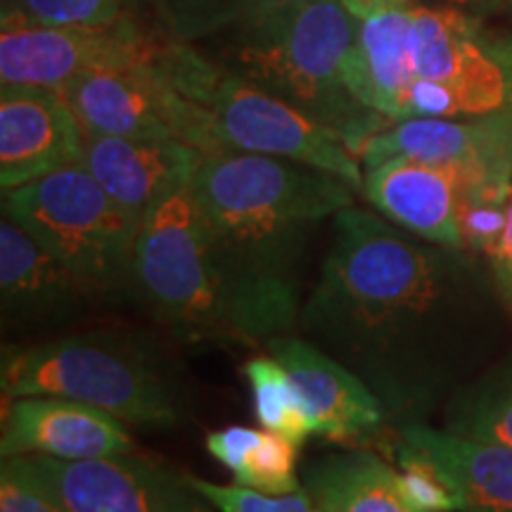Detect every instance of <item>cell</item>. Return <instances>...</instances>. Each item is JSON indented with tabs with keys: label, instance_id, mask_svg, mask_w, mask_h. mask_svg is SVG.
<instances>
[{
	"label": "cell",
	"instance_id": "cell-2",
	"mask_svg": "<svg viewBox=\"0 0 512 512\" xmlns=\"http://www.w3.org/2000/svg\"><path fill=\"white\" fill-rule=\"evenodd\" d=\"M128 290L183 344L266 347L297 330L299 283L264 273L216 238L192 181L147 209Z\"/></svg>",
	"mask_w": 512,
	"mask_h": 512
},
{
	"label": "cell",
	"instance_id": "cell-25",
	"mask_svg": "<svg viewBox=\"0 0 512 512\" xmlns=\"http://www.w3.org/2000/svg\"><path fill=\"white\" fill-rule=\"evenodd\" d=\"M512 183L465 178L458 195V228L463 249L489 256L501 242Z\"/></svg>",
	"mask_w": 512,
	"mask_h": 512
},
{
	"label": "cell",
	"instance_id": "cell-32",
	"mask_svg": "<svg viewBox=\"0 0 512 512\" xmlns=\"http://www.w3.org/2000/svg\"><path fill=\"white\" fill-rule=\"evenodd\" d=\"M479 38L489 50L491 57L501 64L505 79H508V91H510V107H512V36H503V34H489L479 27Z\"/></svg>",
	"mask_w": 512,
	"mask_h": 512
},
{
	"label": "cell",
	"instance_id": "cell-30",
	"mask_svg": "<svg viewBox=\"0 0 512 512\" xmlns=\"http://www.w3.org/2000/svg\"><path fill=\"white\" fill-rule=\"evenodd\" d=\"M261 430H254V427H242V425H230L223 427V430H214L207 434L204 439V446H207L209 456L221 463L233 477L240 475L242 465H245V458L249 448L256 444Z\"/></svg>",
	"mask_w": 512,
	"mask_h": 512
},
{
	"label": "cell",
	"instance_id": "cell-35",
	"mask_svg": "<svg viewBox=\"0 0 512 512\" xmlns=\"http://www.w3.org/2000/svg\"><path fill=\"white\" fill-rule=\"evenodd\" d=\"M503 0H427L425 5H434V8H451L463 12L467 17L484 15L486 10H494L496 5H501Z\"/></svg>",
	"mask_w": 512,
	"mask_h": 512
},
{
	"label": "cell",
	"instance_id": "cell-17",
	"mask_svg": "<svg viewBox=\"0 0 512 512\" xmlns=\"http://www.w3.org/2000/svg\"><path fill=\"white\" fill-rule=\"evenodd\" d=\"M465 178L456 166L394 157L366 169L363 195L384 219L439 247L463 249L458 195Z\"/></svg>",
	"mask_w": 512,
	"mask_h": 512
},
{
	"label": "cell",
	"instance_id": "cell-14",
	"mask_svg": "<svg viewBox=\"0 0 512 512\" xmlns=\"http://www.w3.org/2000/svg\"><path fill=\"white\" fill-rule=\"evenodd\" d=\"M83 128L57 88L0 91V185L19 188L81 164Z\"/></svg>",
	"mask_w": 512,
	"mask_h": 512
},
{
	"label": "cell",
	"instance_id": "cell-13",
	"mask_svg": "<svg viewBox=\"0 0 512 512\" xmlns=\"http://www.w3.org/2000/svg\"><path fill=\"white\" fill-rule=\"evenodd\" d=\"M3 401V458L91 460L136 453L126 422L91 403L62 396H15Z\"/></svg>",
	"mask_w": 512,
	"mask_h": 512
},
{
	"label": "cell",
	"instance_id": "cell-1",
	"mask_svg": "<svg viewBox=\"0 0 512 512\" xmlns=\"http://www.w3.org/2000/svg\"><path fill=\"white\" fill-rule=\"evenodd\" d=\"M460 249L430 247L382 214L349 207L297 316L299 335L361 377L389 420L411 425L446 384V349L470 306Z\"/></svg>",
	"mask_w": 512,
	"mask_h": 512
},
{
	"label": "cell",
	"instance_id": "cell-21",
	"mask_svg": "<svg viewBox=\"0 0 512 512\" xmlns=\"http://www.w3.org/2000/svg\"><path fill=\"white\" fill-rule=\"evenodd\" d=\"M302 484L320 512H418L401 494L396 467L366 448L309 460Z\"/></svg>",
	"mask_w": 512,
	"mask_h": 512
},
{
	"label": "cell",
	"instance_id": "cell-33",
	"mask_svg": "<svg viewBox=\"0 0 512 512\" xmlns=\"http://www.w3.org/2000/svg\"><path fill=\"white\" fill-rule=\"evenodd\" d=\"M489 259H491V264H494V271H496L498 280L512 278V190H510L505 230L501 235V242H498V247L489 254Z\"/></svg>",
	"mask_w": 512,
	"mask_h": 512
},
{
	"label": "cell",
	"instance_id": "cell-6",
	"mask_svg": "<svg viewBox=\"0 0 512 512\" xmlns=\"http://www.w3.org/2000/svg\"><path fill=\"white\" fill-rule=\"evenodd\" d=\"M162 74L185 98L209 112L216 152H254L313 166L342 178L356 192H363L361 159L332 128L309 114L216 67L192 43L171 41L162 60Z\"/></svg>",
	"mask_w": 512,
	"mask_h": 512
},
{
	"label": "cell",
	"instance_id": "cell-27",
	"mask_svg": "<svg viewBox=\"0 0 512 512\" xmlns=\"http://www.w3.org/2000/svg\"><path fill=\"white\" fill-rule=\"evenodd\" d=\"M297 458L299 446L280 434L261 430L256 444L249 448L240 475L233 479L235 484L268 496L294 494L304 486L297 475Z\"/></svg>",
	"mask_w": 512,
	"mask_h": 512
},
{
	"label": "cell",
	"instance_id": "cell-8",
	"mask_svg": "<svg viewBox=\"0 0 512 512\" xmlns=\"http://www.w3.org/2000/svg\"><path fill=\"white\" fill-rule=\"evenodd\" d=\"M171 38L138 15L102 24H10L0 34L3 86L62 88L83 74L152 67Z\"/></svg>",
	"mask_w": 512,
	"mask_h": 512
},
{
	"label": "cell",
	"instance_id": "cell-19",
	"mask_svg": "<svg viewBox=\"0 0 512 512\" xmlns=\"http://www.w3.org/2000/svg\"><path fill=\"white\" fill-rule=\"evenodd\" d=\"M344 86L389 121H403L418 76L413 62V8L384 10L361 19L342 67Z\"/></svg>",
	"mask_w": 512,
	"mask_h": 512
},
{
	"label": "cell",
	"instance_id": "cell-3",
	"mask_svg": "<svg viewBox=\"0 0 512 512\" xmlns=\"http://www.w3.org/2000/svg\"><path fill=\"white\" fill-rule=\"evenodd\" d=\"M358 24L339 0H290L192 43L216 67L299 107L337 133L361 159L375 133L394 121L361 105L342 67Z\"/></svg>",
	"mask_w": 512,
	"mask_h": 512
},
{
	"label": "cell",
	"instance_id": "cell-29",
	"mask_svg": "<svg viewBox=\"0 0 512 512\" xmlns=\"http://www.w3.org/2000/svg\"><path fill=\"white\" fill-rule=\"evenodd\" d=\"M188 479L214 505L216 512H320L304 486L299 491H294V494L268 496L240 484L223 486L195 475H188Z\"/></svg>",
	"mask_w": 512,
	"mask_h": 512
},
{
	"label": "cell",
	"instance_id": "cell-26",
	"mask_svg": "<svg viewBox=\"0 0 512 512\" xmlns=\"http://www.w3.org/2000/svg\"><path fill=\"white\" fill-rule=\"evenodd\" d=\"M138 0H0L3 27L10 24H102L136 15Z\"/></svg>",
	"mask_w": 512,
	"mask_h": 512
},
{
	"label": "cell",
	"instance_id": "cell-28",
	"mask_svg": "<svg viewBox=\"0 0 512 512\" xmlns=\"http://www.w3.org/2000/svg\"><path fill=\"white\" fill-rule=\"evenodd\" d=\"M396 472L403 498L418 512H460L458 498L441 470L418 448L396 441Z\"/></svg>",
	"mask_w": 512,
	"mask_h": 512
},
{
	"label": "cell",
	"instance_id": "cell-36",
	"mask_svg": "<svg viewBox=\"0 0 512 512\" xmlns=\"http://www.w3.org/2000/svg\"><path fill=\"white\" fill-rule=\"evenodd\" d=\"M501 5H505V8H510V10H512V0H503Z\"/></svg>",
	"mask_w": 512,
	"mask_h": 512
},
{
	"label": "cell",
	"instance_id": "cell-5",
	"mask_svg": "<svg viewBox=\"0 0 512 512\" xmlns=\"http://www.w3.org/2000/svg\"><path fill=\"white\" fill-rule=\"evenodd\" d=\"M62 396L112 413L126 425L171 430L188 401L174 377L133 339L79 332L27 349H5L3 399Z\"/></svg>",
	"mask_w": 512,
	"mask_h": 512
},
{
	"label": "cell",
	"instance_id": "cell-9",
	"mask_svg": "<svg viewBox=\"0 0 512 512\" xmlns=\"http://www.w3.org/2000/svg\"><path fill=\"white\" fill-rule=\"evenodd\" d=\"M62 512H216L188 475L136 453L91 460L3 458Z\"/></svg>",
	"mask_w": 512,
	"mask_h": 512
},
{
	"label": "cell",
	"instance_id": "cell-7",
	"mask_svg": "<svg viewBox=\"0 0 512 512\" xmlns=\"http://www.w3.org/2000/svg\"><path fill=\"white\" fill-rule=\"evenodd\" d=\"M3 216L55 254L93 299L128 290L143 221L121 207L83 164L3 190Z\"/></svg>",
	"mask_w": 512,
	"mask_h": 512
},
{
	"label": "cell",
	"instance_id": "cell-18",
	"mask_svg": "<svg viewBox=\"0 0 512 512\" xmlns=\"http://www.w3.org/2000/svg\"><path fill=\"white\" fill-rule=\"evenodd\" d=\"M200 162L202 152L181 140L114 138L83 131L81 164L140 221L159 197L190 183Z\"/></svg>",
	"mask_w": 512,
	"mask_h": 512
},
{
	"label": "cell",
	"instance_id": "cell-34",
	"mask_svg": "<svg viewBox=\"0 0 512 512\" xmlns=\"http://www.w3.org/2000/svg\"><path fill=\"white\" fill-rule=\"evenodd\" d=\"M356 19H366L384 10L413 8V0H339Z\"/></svg>",
	"mask_w": 512,
	"mask_h": 512
},
{
	"label": "cell",
	"instance_id": "cell-22",
	"mask_svg": "<svg viewBox=\"0 0 512 512\" xmlns=\"http://www.w3.org/2000/svg\"><path fill=\"white\" fill-rule=\"evenodd\" d=\"M240 373L252 394L259 425L302 448L313 434V420L290 370L266 351L247 358Z\"/></svg>",
	"mask_w": 512,
	"mask_h": 512
},
{
	"label": "cell",
	"instance_id": "cell-15",
	"mask_svg": "<svg viewBox=\"0 0 512 512\" xmlns=\"http://www.w3.org/2000/svg\"><path fill=\"white\" fill-rule=\"evenodd\" d=\"M93 294L36 238L0 221V316L5 330H48L86 311Z\"/></svg>",
	"mask_w": 512,
	"mask_h": 512
},
{
	"label": "cell",
	"instance_id": "cell-20",
	"mask_svg": "<svg viewBox=\"0 0 512 512\" xmlns=\"http://www.w3.org/2000/svg\"><path fill=\"white\" fill-rule=\"evenodd\" d=\"M399 439L425 453L451 484L460 512H512V448L411 422Z\"/></svg>",
	"mask_w": 512,
	"mask_h": 512
},
{
	"label": "cell",
	"instance_id": "cell-12",
	"mask_svg": "<svg viewBox=\"0 0 512 512\" xmlns=\"http://www.w3.org/2000/svg\"><path fill=\"white\" fill-rule=\"evenodd\" d=\"M394 157L456 166L472 178L512 183V107L467 121H394L361 150L363 169Z\"/></svg>",
	"mask_w": 512,
	"mask_h": 512
},
{
	"label": "cell",
	"instance_id": "cell-23",
	"mask_svg": "<svg viewBox=\"0 0 512 512\" xmlns=\"http://www.w3.org/2000/svg\"><path fill=\"white\" fill-rule=\"evenodd\" d=\"M446 430L512 448V361L486 370L453 394Z\"/></svg>",
	"mask_w": 512,
	"mask_h": 512
},
{
	"label": "cell",
	"instance_id": "cell-31",
	"mask_svg": "<svg viewBox=\"0 0 512 512\" xmlns=\"http://www.w3.org/2000/svg\"><path fill=\"white\" fill-rule=\"evenodd\" d=\"M0 512H62L36 486L24 482L8 467H0Z\"/></svg>",
	"mask_w": 512,
	"mask_h": 512
},
{
	"label": "cell",
	"instance_id": "cell-10",
	"mask_svg": "<svg viewBox=\"0 0 512 512\" xmlns=\"http://www.w3.org/2000/svg\"><path fill=\"white\" fill-rule=\"evenodd\" d=\"M81 128L95 136L181 140L202 155L216 152L209 112L171 86L162 62L83 74L57 88Z\"/></svg>",
	"mask_w": 512,
	"mask_h": 512
},
{
	"label": "cell",
	"instance_id": "cell-11",
	"mask_svg": "<svg viewBox=\"0 0 512 512\" xmlns=\"http://www.w3.org/2000/svg\"><path fill=\"white\" fill-rule=\"evenodd\" d=\"M413 62L415 76L446 88L458 100L463 117L510 107L508 79L479 38L475 17L451 8L413 5Z\"/></svg>",
	"mask_w": 512,
	"mask_h": 512
},
{
	"label": "cell",
	"instance_id": "cell-4",
	"mask_svg": "<svg viewBox=\"0 0 512 512\" xmlns=\"http://www.w3.org/2000/svg\"><path fill=\"white\" fill-rule=\"evenodd\" d=\"M192 190L204 219L230 252L294 283L313 226L354 207L356 195L328 171L235 150L202 155Z\"/></svg>",
	"mask_w": 512,
	"mask_h": 512
},
{
	"label": "cell",
	"instance_id": "cell-24",
	"mask_svg": "<svg viewBox=\"0 0 512 512\" xmlns=\"http://www.w3.org/2000/svg\"><path fill=\"white\" fill-rule=\"evenodd\" d=\"M157 15V27L176 41L197 43L216 31L290 0H147Z\"/></svg>",
	"mask_w": 512,
	"mask_h": 512
},
{
	"label": "cell",
	"instance_id": "cell-16",
	"mask_svg": "<svg viewBox=\"0 0 512 512\" xmlns=\"http://www.w3.org/2000/svg\"><path fill=\"white\" fill-rule=\"evenodd\" d=\"M264 349L290 370L302 389L313 420V434L318 437L363 441L375 437L389 420L387 408L354 370L299 332L268 339Z\"/></svg>",
	"mask_w": 512,
	"mask_h": 512
}]
</instances>
